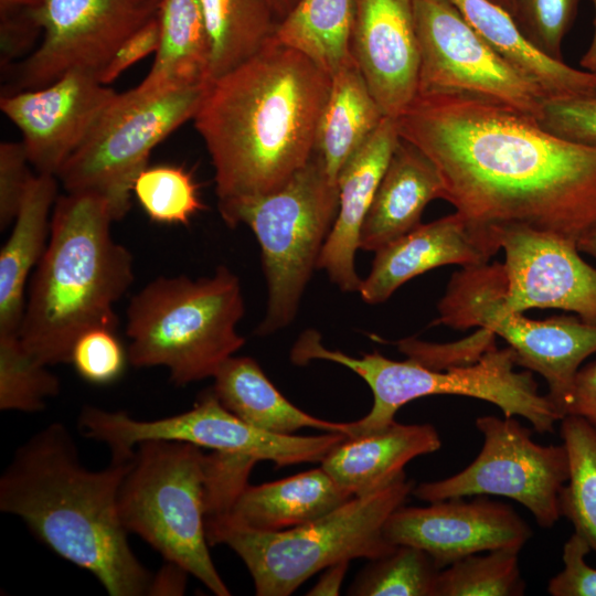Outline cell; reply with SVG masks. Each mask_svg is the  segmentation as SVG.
Instances as JSON below:
<instances>
[{"instance_id": "1", "label": "cell", "mask_w": 596, "mask_h": 596, "mask_svg": "<svg viewBox=\"0 0 596 596\" xmlns=\"http://www.w3.org/2000/svg\"><path fill=\"white\" fill-rule=\"evenodd\" d=\"M490 257L493 233L521 226L574 242L596 231V147L562 139L535 117L467 93L417 94L396 118Z\"/></svg>"}, {"instance_id": "2", "label": "cell", "mask_w": 596, "mask_h": 596, "mask_svg": "<svg viewBox=\"0 0 596 596\" xmlns=\"http://www.w3.org/2000/svg\"><path fill=\"white\" fill-rule=\"evenodd\" d=\"M330 86L326 71L275 39L210 83L193 120L212 160L223 221L308 162Z\"/></svg>"}, {"instance_id": "3", "label": "cell", "mask_w": 596, "mask_h": 596, "mask_svg": "<svg viewBox=\"0 0 596 596\" xmlns=\"http://www.w3.org/2000/svg\"><path fill=\"white\" fill-rule=\"evenodd\" d=\"M132 458L89 470L70 430L52 423L15 450L0 478V510L88 571L110 596L150 595L153 576L132 552L118 509Z\"/></svg>"}, {"instance_id": "4", "label": "cell", "mask_w": 596, "mask_h": 596, "mask_svg": "<svg viewBox=\"0 0 596 596\" xmlns=\"http://www.w3.org/2000/svg\"><path fill=\"white\" fill-rule=\"evenodd\" d=\"M113 222L107 201L97 194L66 192L54 204L19 333L24 349L47 366L70 363L85 331H117L114 307L134 281V260L114 240Z\"/></svg>"}, {"instance_id": "5", "label": "cell", "mask_w": 596, "mask_h": 596, "mask_svg": "<svg viewBox=\"0 0 596 596\" xmlns=\"http://www.w3.org/2000/svg\"><path fill=\"white\" fill-rule=\"evenodd\" d=\"M244 312L240 280L226 266L196 279L157 277L127 306L128 361L164 366L180 386L213 377L245 343L236 330Z\"/></svg>"}, {"instance_id": "6", "label": "cell", "mask_w": 596, "mask_h": 596, "mask_svg": "<svg viewBox=\"0 0 596 596\" xmlns=\"http://www.w3.org/2000/svg\"><path fill=\"white\" fill-rule=\"evenodd\" d=\"M414 489L403 473L373 492L354 496L328 514L290 529L264 532L221 521L205 523L210 545L225 544L244 562L258 596H288L313 574L353 558H380L395 545L384 524Z\"/></svg>"}, {"instance_id": "7", "label": "cell", "mask_w": 596, "mask_h": 596, "mask_svg": "<svg viewBox=\"0 0 596 596\" xmlns=\"http://www.w3.org/2000/svg\"><path fill=\"white\" fill-rule=\"evenodd\" d=\"M301 353L308 362L324 360L341 364L370 386L372 408L361 419L349 423L348 437L389 426L402 406L430 395H459L489 402L505 417L525 418L540 434L553 433L554 425L563 418L547 394H540L532 371H514L517 355L510 347L498 349L494 344L475 363L445 370L427 368L409 358L394 361L379 352L350 356L326 348L319 334L305 341Z\"/></svg>"}, {"instance_id": "8", "label": "cell", "mask_w": 596, "mask_h": 596, "mask_svg": "<svg viewBox=\"0 0 596 596\" xmlns=\"http://www.w3.org/2000/svg\"><path fill=\"white\" fill-rule=\"evenodd\" d=\"M118 494L121 522L217 596L231 595L209 552L205 519L210 454L189 443L138 445Z\"/></svg>"}, {"instance_id": "9", "label": "cell", "mask_w": 596, "mask_h": 596, "mask_svg": "<svg viewBox=\"0 0 596 596\" xmlns=\"http://www.w3.org/2000/svg\"><path fill=\"white\" fill-rule=\"evenodd\" d=\"M339 207L338 184L313 152L283 187L238 205L224 222L246 224L262 253L268 299L258 334L290 324Z\"/></svg>"}, {"instance_id": "10", "label": "cell", "mask_w": 596, "mask_h": 596, "mask_svg": "<svg viewBox=\"0 0 596 596\" xmlns=\"http://www.w3.org/2000/svg\"><path fill=\"white\" fill-rule=\"evenodd\" d=\"M505 294L503 264L462 267L451 276L433 324L479 327L501 337L515 352L518 365L545 380L547 396L564 417L577 372L596 352V324L577 316L530 319L507 309Z\"/></svg>"}, {"instance_id": "11", "label": "cell", "mask_w": 596, "mask_h": 596, "mask_svg": "<svg viewBox=\"0 0 596 596\" xmlns=\"http://www.w3.org/2000/svg\"><path fill=\"white\" fill-rule=\"evenodd\" d=\"M209 85L117 93L56 175L65 192L97 194L107 201L115 222L124 219L152 149L193 119Z\"/></svg>"}, {"instance_id": "12", "label": "cell", "mask_w": 596, "mask_h": 596, "mask_svg": "<svg viewBox=\"0 0 596 596\" xmlns=\"http://www.w3.org/2000/svg\"><path fill=\"white\" fill-rule=\"evenodd\" d=\"M87 438L103 443L111 458L128 459L135 447L152 439L189 443L212 451L269 460L278 467L321 461L347 438L342 433L315 436L278 435L256 428L225 408L212 390L183 413L153 421L132 418L125 412L85 406L78 419Z\"/></svg>"}, {"instance_id": "13", "label": "cell", "mask_w": 596, "mask_h": 596, "mask_svg": "<svg viewBox=\"0 0 596 596\" xmlns=\"http://www.w3.org/2000/svg\"><path fill=\"white\" fill-rule=\"evenodd\" d=\"M161 0H39L40 46L14 63L2 94L45 87L70 72L98 81L116 52L158 15Z\"/></svg>"}, {"instance_id": "14", "label": "cell", "mask_w": 596, "mask_h": 596, "mask_svg": "<svg viewBox=\"0 0 596 596\" xmlns=\"http://www.w3.org/2000/svg\"><path fill=\"white\" fill-rule=\"evenodd\" d=\"M483 444L460 472L415 487L419 500L435 502L467 496L507 497L524 505L536 523L552 528L561 518L560 496L568 479L565 446H542L515 418L487 415L476 419Z\"/></svg>"}, {"instance_id": "15", "label": "cell", "mask_w": 596, "mask_h": 596, "mask_svg": "<svg viewBox=\"0 0 596 596\" xmlns=\"http://www.w3.org/2000/svg\"><path fill=\"white\" fill-rule=\"evenodd\" d=\"M413 13L417 94L467 93L540 117L544 91L487 43L450 0H413Z\"/></svg>"}, {"instance_id": "16", "label": "cell", "mask_w": 596, "mask_h": 596, "mask_svg": "<svg viewBox=\"0 0 596 596\" xmlns=\"http://www.w3.org/2000/svg\"><path fill=\"white\" fill-rule=\"evenodd\" d=\"M493 242L505 255L507 309H562L596 324V268L576 242L521 226L497 230Z\"/></svg>"}, {"instance_id": "17", "label": "cell", "mask_w": 596, "mask_h": 596, "mask_svg": "<svg viewBox=\"0 0 596 596\" xmlns=\"http://www.w3.org/2000/svg\"><path fill=\"white\" fill-rule=\"evenodd\" d=\"M383 532L392 545L424 551L439 570L485 551H521L532 535L511 505L481 496L471 501H435L427 507L401 505L387 518Z\"/></svg>"}, {"instance_id": "18", "label": "cell", "mask_w": 596, "mask_h": 596, "mask_svg": "<svg viewBox=\"0 0 596 596\" xmlns=\"http://www.w3.org/2000/svg\"><path fill=\"white\" fill-rule=\"evenodd\" d=\"M116 95L96 77L70 72L39 89L2 94L0 108L20 130L36 173L56 177Z\"/></svg>"}, {"instance_id": "19", "label": "cell", "mask_w": 596, "mask_h": 596, "mask_svg": "<svg viewBox=\"0 0 596 596\" xmlns=\"http://www.w3.org/2000/svg\"><path fill=\"white\" fill-rule=\"evenodd\" d=\"M350 52L383 114L402 115L418 85L413 0H354Z\"/></svg>"}, {"instance_id": "20", "label": "cell", "mask_w": 596, "mask_h": 596, "mask_svg": "<svg viewBox=\"0 0 596 596\" xmlns=\"http://www.w3.org/2000/svg\"><path fill=\"white\" fill-rule=\"evenodd\" d=\"M400 140L396 118L384 117L364 145L348 160L337 178L339 207L317 268L343 291H358L354 268L360 232L379 183Z\"/></svg>"}, {"instance_id": "21", "label": "cell", "mask_w": 596, "mask_h": 596, "mask_svg": "<svg viewBox=\"0 0 596 596\" xmlns=\"http://www.w3.org/2000/svg\"><path fill=\"white\" fill-rule=\"evenodd\" d=\"M374 253L371 272L358 290L372 305L386 301L400 286L436 267L475 266L491 258L456 212L421 224Z\"/></svg>"}, {"instance_id": "22", "label": "cell", "mask_w": 596, "mask_h": 596, "mask_svg": "<svg viewBox=\"0 0 596 596\" xmlns=\"http://www.w3.org/2000/svg\"><path fill=\"white\" fill-rule=\"evenodd\" d=\"M443 193L433 161L400 137L363 222L360 248L376 252L416 228L426 205Z\"/></svg>"}, {"instance_id": "23", "label": "cell", "mask_w": 596, "mask_h": 596, "mask_svg": "<svg viewBox=\"0 0 596 596\" xmlns=\"http://www.w3.org/2000/svg\"><path fill=\"white\" fill-rule=\"evenodd\" d=\"M441 439L430 424H401L348 437L321 460V468L353 496L379 490L404 472L417 456L438 450Z\"/></svg>"}, {"instance_id": "24", "label": "cell", "mask_w": 596, "mask_h": 596, "mask_svg": "<svg viewBox=\"0 0 596 596\" xmlns=\"http://www.w3.org/2000/svg\"><path fill=\"white\" fill-rule=\"evenodd\" d=\"M352 497L320 467L273 482L247 485L225 514L205 523L221 521L254 531H281L321 518Z\"/></svg>"}, {"instance_id": "25", "label": "cell", "mask_w": 596, "mask_h": 596, "mask_svg": "<svg viewBox=\"0 0 596 596\" xmlns=\"http://www.w3.org/2000/svg\"><path fill=\"white\" fill-rule=\"evenodd\" d=\"M57 198V178L36 173L13 222L12 232L1 248L0 336L20 333L26 305L25 284L47 247Z\"/></svg>"}, {"instance_id": "26", "label": "cell", "mask_w": 596, "mask_h": 596, "mask_svg": "<svg viewBox=\"0 0 596 596\" xmlns=\"http://www.w3.org/2000/svg\"><path fill=\"white\" fill-rule=\"evenodd\" d=\"M473 30L502 57L526 74L546 97L596 95V72L578 70L536 50L512 15L490 0H450Z\"/></svg>"}, {"instance_id": "27", "label": "cell", "mask_w": 596, "mask_h": 596, "mask_svg": "<svg viewBox=\"0 0 596 596\" xmlns=\"http://www.w3.org/2000/svg\"><path fill=\"white\" fill-rule=\"evenodd\" d=\"M213 379L212 392L222 405L256 428L278 435L301 428L348 435L349 423L320 419L291 404L253 358H228Z\"/></svg>"}, {"instance_id": "28", "label": "cell", "mask_w": 596, "mask_h": 596, "mask_svg": "<svg viewBox=\"0 0 596 596\" xmlns=\"http://www.w3.org/2000/svg\"><path fill=\"white\" fill-rule=\"evenodd\" d=\"M386 117L363 78L352 55L331 75L315 142L332 180Z\"/></svg>"}, {"instance_id": "29", "label": "cell", "mask_w": 596, "mask_h": 596, "mask_svg": "<svg viewBox=\"0 0 596 596\" xmlns=\"http://www.w3.org/2000/svg\"><path fill=\"white\" fill-rule=\"evenodd\" d=\"M160 42L146 77L134 88L152 92L210 84L211 43L200 0H161Z\"/></svg>"}, {"instance_id": "30", "label": "cell", "mask_w": 596, "mask_h": 596, "mask_svg": "<svg viewBox=\"0 0 596 596\" xmlns=\"http://www.w3.org/2000/svg\"><path fill=\"white\" fill-rule=\"evenodd\" d=\"M200 2L211 43V82L254 56L275 39L280 19L269 0Z\"/></svg>"}, {"instance_id": "31", "label": "cell", "mask_w": 596, "mask_h": 596, "mask_svg": "<svg viewBox=\"0 0 596 596\" xmlns=\"http://www.w3.org/2000/svg\"><path fill=\"white\" fill-rule=\"evenodd\" d=\"M354 0H299L280 21L275 40L305 54L330 76L351 55Z\"/></svg>"}, {"instance_id": "32", "label": "cell", "mask_w": 596, "mask_h": 596, "mask_svg": "<svg viewBox=\"0 0 596 596\" xmlns=\"http://www.w3.org/2000/svg\"><path fill=\"white\" fill-rule=\"evenodd\" d=\"M560 422L570 468L560 496L561 517L596 553V428L572 414Z\"/></svg>"}, {"instance_id": "33", "label": "cell", "mask_w": 596, "mask_h": 596, "mask_svg": "<svg viewBox=\"0 0 596 596\" xmlns=\"http://www.w3.org/2000/svg\"><path fill=\"white\" fill-rule=\"evenodd\" d=\"M519 552L499 549L453 563L438 572L435 596L523 595L525 583L519 567Z\"/></svg>"}, {"instance_id": "34", "label": "cell", "mask_w": 596, "mask_h": 596, "mask_svg": "<svg viewBox=\"0 0 596 596\" xmlns=\"http://www.w3.org/2000/svg\"><path fill=\"white\" fill-rule=\"evenodd\" d=\"M440 570L424 551L395 545L389 554L371 560L349 588L358 596H435Z\"/></svg>"}, {"instance_id": "35", "label": "cell", "mask_w": 596, "mask_h": 596, "mask_svg": "<svg viewBox=\"0 0 596 596\" xmlns=\"http://www.w3.org/2000/svg\"><path fill=\"white\" fill-rule=\"evenodd\" d=\"M34 359L19 336H0V408L33 413L58 395V377Z\"/></svg>"}, {"instance_id": "36", "label": "cell", "mask_w": 596, "mask_h": 596, "mask_svg": "<svg viewBox=\"0 0 596 596\" xmlns=\"http://www.w3.org/2000/svg\"><path fill=\"white\" fill-rule=\"evenodd\" d=\"M198 188L192 173L183 167L159 164L139 173L132 194L151 221L187 225L204 209Z\"/></svg>"}, {"instance_id": "37", "label": "cell", "mask_w": 596, "mask_h": 596, "mask_svg": "<svg viewBox=\"0 0 596 596\" xmlns=\"http://www.w3.org/2000/svg\"><path fill=\"white\" fill-rule=\"evenodd\" d=\"M581 0H515L513 20L523 36L546 56L563 61L562 43Z\"/></svg>"}, {"instance_id": "38", "label": "cell", "mask_w": 596, "mask_h": 596, "mask_svg": "<svg viewBox=\"0 0 596 596\" xmlns=\"http://www.w3.org/2000/svg\"><path fill=\"white\" fill-rule=\"evenodd\" d=\"M127 362L117 331L104 327L82 333L73 344L70 361L82 379L98 385L116 381Z\"/></svg>"}, {"instance_id": "39", "label": "cell", "mask_w": 596, "mask_h": 596, "mask_svg": "<svg viewBox=\"0 0 596 596\" xmlns=\"http://www.w3.org/2000/svg\"><path fill=\"white\" fill-rule=\"evenodd\" d=\"M536 120L562 139L596 147V95L546 97Z\"/></svg>"}, {"instance_id": "40", "label": "cell", "mask_w": 596, "mask_h": 596, "mask_svg": "<svg viewBox=\"0 0 596 596\" xmlns=\"http://www.w3.org/2000/svg\"><path fill=\"white\" fill-rule=\"evenodd\" d=\"M494 338L492 332L480 328L477 334L454 343L437 344L408 338L395 344L407 358L430 369L445 370L475 363L494 345Z\"/></svg>"}, {"instance_id": "41", "label": "cell", "mask_w": 596, "mask_h": 596, "mask_svg": "<svg viewBox=\"0 0 596 596\" xmlns=\"http://www.w3.org/2000/svg\"><path fill=\"white\" fill-rule=\"evenodd\" d=\"M22 142L4 141L0 145V228L15 221L28 188L35 174Z\"/></svg>"}, {"instance_id": "42", "label": "cell", "mask_w": 596, "mask_h": 596, "mask_svg": "<svg viewBox=\"0 0 596 596\" xmlns=\"http://www.w3.org/2000/svg\"><path fill=\"white\" fill-rule=\"evenodd\" d=\"M587 542L575 532L563 546V570L547 585L552 596H596V568L586 563Z\"/></svg>"}, {"instance_id": "43", "label": "cell", "mask_w": 596, "mask_h": 596, "mask_svg": "<svg viewBox=\"0 0 596 596\" xmlns=\"http://www.w3.org/2000/svg\"><path fill=\"white\" fill-rule=\"evenodd\" d=\"M42 32L30 8L0 15V66L2 72L25 54Z\"/></svg>"}, {"instance_id": "44", "label": "cell", "mask_w": 596, "mask_h": 596, "mask_svg": "<svg viewBox=\"0 0 596 596\" xmlns=\"http://www.w3.org/2000/svg\"><path fill=\"white\" fill-rule=\"evenodd\" d=\"M160 42V23L158 15L134 33L114 55L103 72L99 82L111 84L123 72L151 53H156Z\"/></svg>"}, {"instance_id": "45", "label": "cell", "mask_w": 596, "mask_h": 596, "mask_svg": "<svg viewBox=\"0 0 596 596\" xmlns=\"http://www.w3.org/2000/svg\"><path fill=\"white\" fill-rule=\"evenodd\" d=\"M567 414L581 416L596 428V361L577 372Z\"/></svg>"}, {"instance_id": "46", "label": "cell", "mask_w": 596, "mask_h": 596, "mask_svg": "<svg viewBox=\"0 0 596 596\" xmlns=\"http://www.w3.org/2000/svg\"><path fill=\"white\" fill-rule=\"evenodd\" d=\"M188 573L180 566L169 563L153 576L150 595L183 594Z\"/></svg>"}, {"instance_id": "47", "label": "cell", "mask_w": 596, "mask_h": 596, "mask_svg": "<svg viewBox=\"0 0 596 596\" xmlns=\"http://www.w3.org/2000/svg\"><path fill=\"white\" fill-rule=\"evenodd\" d=\"M348 567L349 561H344L324 568L323 574H321L317 584L307 593V595H339Z\"/></svg>"}, {"instance_id": "48", "label": "cell", "mask_w": 596, "mask_h": 596, "mask_svg": "<svg viewBox=\"0 0 596 596\" xmlns=\"http://www.w3.org/2000/svg\"><path fill=\"white\" fill-rule=\"evenodd\" d=\"M594 4H595V19H594L595 33L593 36L592 44L589 49L587 50V52L581 58L579 64L585 70L596 72V0H594Z\"/></svg>"}, {"instance_id": "49", "label": "cell", "mask_w": 596, "mask_h": 596, "mask_svg": "<svg viewBox=\"0 0 596 596\" xmlns=\"http://www.w3.org/2000/svg\"><path fill=\"white\" fill-rule=\"evenodd\" d=\"M39 0H0V15L34 7Z\"/></svg>"}, {"instance_id": "50", "label": "cell", "mask_w": 596, "mask_h": 596, "mask_svg": "<svg viewBox=\"0 0 596 596\" xmlns=\"http://www.w3.org/2000/svg\"><path fill=\"white\" fill-rule=\"evenodd\" d=\"M577 247L582 253L588 254L596 259V231L581 238L577 242Z\"/></svg>"}, {"instance_id": "51", "label": "cell", "mask_w": 596, "mask_h": 596, "mask_svg": "<svg viewBox=\"0 0 596 596\" xmlns=\"http://www.w3.org/2000/svg\"><path fill=\"white\" fill-rule=\"evenodd\" d=\"M280 21L292 10L299 0H269Z\"/></svg>"}, {"instance_id": "52", "label": "cell", "mask_w": 596, "mask_h": 596, "mask_svg": "<svg viewBox=\"0 0 596 596\" xmlns=\"http://www.w3.org/2000/svg\"><path fill=\"white\" fill-rule=\"evenodd\" d=\"M490 1L499 6L503 10H505L513 18L514 12H515V0H490Z\"/></svg>"}]
</instances>
